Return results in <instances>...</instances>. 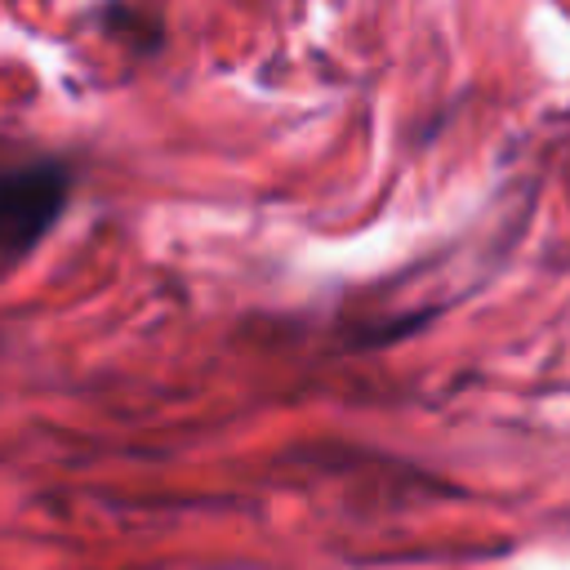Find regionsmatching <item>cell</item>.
<instances>
[{
    "label": "cell",
    "mask_w": 570,
    "mask_h": 570,
    "mask_svg": "<svg viewBox=\"0 0 570 570\" xmlns=\"http://www.w3.org/2000/svg\"><path fill=\"white\" fill-rule=\"evenodd\" d=\"M71 200V165L62 156H31L0 165V258L31 254Z\"/></svg>",
    "instance_id": "6da1fadb"
}]
</instances>
